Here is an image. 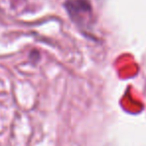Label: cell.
Returning <instances> with one entry per match:
<instances>
[{"label": "cell", "mask_w": 146, "mask_h": 146, "mask_svg": "<svg viewBox=\"0 0 146 146\" xmlns=\"http://www.w3.org/2000/svg\"><path fill=\"white\" fill-rule=\"evenodd\" d=\"M65 9L71 20L81 28H88L93 22V8L89 0H67Z\"/></svg>", "instance_id": "cell-1"}]
</instances>
